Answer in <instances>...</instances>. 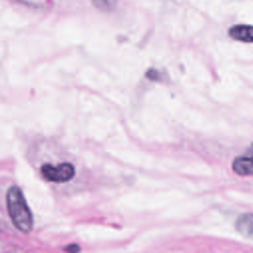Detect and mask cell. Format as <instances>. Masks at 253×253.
I'll return each mask as SVG.
<instances>
[{
  "mask_svg": "<svg viewBox=\"0 0 253 253\" xmlns=\"http://www.w3.org/2000/svg\"><path fill=\"white\" fill-rule=\"evenodd\" d=\"M95 4L102 8V9H107V8H111L112 5H114L115 0H94Z\"/></svg>",
  "mask_w": 253,
  "mask_h": 253,
  "instance_id": "cell-6",
  "label": "cell"
},
{
  "mask_svg": "<svg viewBox=\"0 0 253 253\" xmlns=\"http://www.w3.org/2000/svg\"><path fill=\"white\" fill-rule=\"evenodd\" d=\"M237 231L243 236L253 240V214L245 213L240 215L235 223Z\"/></svg>",
  "mask_w": 253,
  "mask_h": 253,
  "instance_id": "cell-5",
  "label": "cell"
},
{
  "mask_svg": "<svg viewBox=\"0 0 253 253\" xmlns=\"http://www.w3.org/2000/svg\"><path fill=\"white\" fill-rule=\"evenodd\" d=\"M232 170L240 176L253 175V143L244 155L238 156L232 162Z\"/></svg>",
  "mask_w": 253,
  "mask_h": 253,
  "instance_id": "cell-3",
  "label": "cell"
},
{
  "mask_svg": "<svg viewBox=\"0 0 253 253\" xmlns=\"http://www.w3.org/2000/svg\"><path fill=\"white\" fill-rule=\"evenodd\" d=\"M7 211L13 224L22 232L29 233L33 229V214L18 186L9 188L6 194Z\"/></svg>",
  "mask_w": 253,
  "mask_h": 253,
  "instance_id": "cell-1",
  "label": "cell"
},
{
  "mask_svg": "<svg viewBox=\"0 0 253 253\" xmlns=\"http://www.w3.org/2000/svg\"><path fill=\"white\" fill-rule=\"evenodd\" d=\"M65 250L66 251H79L80 248L76 244H72V245H69L68 247H66Z\"/></svg>",
  "mask_w": 253,
  "mask_h": 253,
  "instance_id": "cell-7",
  "label": "cell"
},
{
  "mask_svg": "<svg viewBox=\"0 0 253 253\" xmlns=\"http://www.w3.org/2000/svg\"><path fill=\"white\" fill-rule=\"evenodd\" d=\"M42 175L48 181L61 183L71 180L75 174V168L71 163L64 162L56 166L49 163L43 164L41 168Z\"/></svg>",
  "mask_w": 253,
  "mask_h": 253,
  "instance_id": "cell-2",
  "label": "cell"
},
{
  "mask_svg": "<svg viewBox=\"0 0 253 253\" xmlns=\"http://www.w3.org/2000/svg\"><path fill=\"white\" fill-rule=\"evenodd\" d=\"M228 34L234 40L245 42H253V26L237 25L230 28Z\"/></svg>",
  "mask_w": 253,
  "mask_h": 253,
  "instance_id": "cell-4",
  "label": "cell"
}]
</instances>
